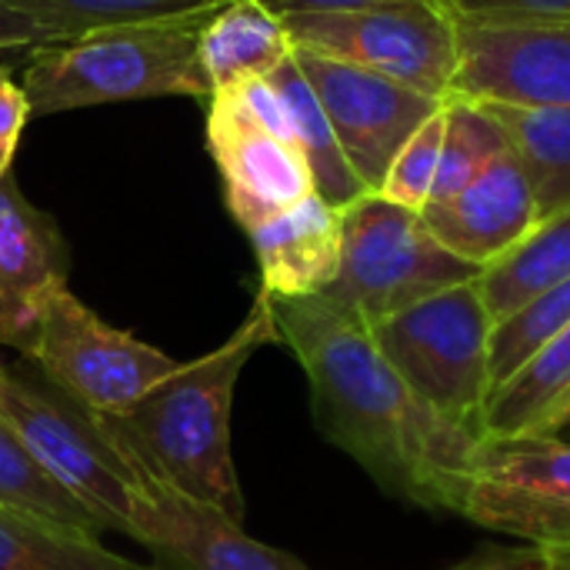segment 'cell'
<instances>
[{
  "label": "cell",
  "mask_w": 570,
  "mask_h": 570,
  "mask_svg": "<svg viewBox=\"0 0 570 570\" xmlns=\"http://www.w3.org/2000/svg\"><path fill=\"white\" fill-rule=\"evenodd\" d=\"M294 50L287 23L261 0H227L200 30V67L210 94L267 77Z\"/></svg>",
  "instance_id": "cell-17"
},
{
  "label": "cell",
  "mask_w": 570,
  "mask_h": 570,
  "mask_svg": "<svg viewBox=\"0 0 570 570\" xmlns=\"http://www.w3.org/2000/svg\"><path fill=\"white\" fill-rule=\"evenodd\" d=\"M421 217L451 254L481 271L511 254L541 224L534 190L511 150L458 194L431 200Z\"/></svg>",
  "instance_id": "cell-15"
},
{
  "label": "cell",
  "mask_w": 570,
  "mask_h": 570,
  "mask_svg": "<svg viewBox=\"0 0 570 570\" xmlns=\"http://www.w3.org/2000/svg\"><path fill=\"white\" fill-rule=\"evenodd\" d=\"M461 27L454 97L570 107V27Z\"/></svg>",
  "instance_id": "cell-13"
},
{
  "label": "cell",
  "mask_w": 570,
  "mask_h": 570,
  "mask_svg": "<svg viewBox=\"0 0 570 570\" xmlns=\"http://www.w3.org/2000/svg\"><path fill=\"white\" fill-rule=\"evenodd\" d=\"M127 484V538L164 570H311L294 554L261 544L244 524L170 488L104 414H83Z\"/></svg>",
  "instance_id": "cell-6"
},
{
  "label": "cell",
  "mask_w": 570,
  "mask_h": 570,
  "mask_svg": "<svg viewBox=\"0 0 570 570\" xmlns=\"http://www.w3.org/2000/svg\"><path fill=\"white\" fill-rule=\"evenodd\" d=\"M250 234L261 291L274 297H307L324 294L341 267V210L324 197L311 194L301 204L257 224Z\"/></svg>",
  "instance_id": "cell-16"
},
{
  "label": "cell",
  "mask_w": 570,
  "mask_h": 570,
  "mask_svg": "<svg viewBox=\"0 0 570 570\" xmlns=\"http://www.w3.org/2000/svg\"><path fill=\"white\" fill-rule=\"evenodd\" d=\"M508 150H511V144H508L498 117L481 100L451 94L444 100V150H441V167H438L431 200H444V197L458 194L488 164H494Z\"/></svg>",
  "instance_id": "cell-24"
},
{
  "label": "cell",
  "mask_w": 570,
  "mask_h": 570,
  "mask_svg": "<svg viewBox=\"0 0 570 570\" xmlns=\"http://www.w3.org/2000/svg\"><path fill=\"white\" fill-rule=\"evenodd\" d=\"M67 267L57 220L33 207L7 174L0 180V344L27 351L40 311L67 287Z\"/></svg>",
  "instance_id": "cell-14"
},
{
  "label": "cell",
  "mask_w": 570,
  "mask_h": 570,
  "mask_svg": "<svg viewBox=\"0 0 570 570\" xmlns=\"http://www.w3.org/2000/svg\"><path fill=\"white\" fill-rule=\"evenodd\" d=\"M564 277H570V210L541 220L511 254L484 267L478 287L498 324Z\"/></svg>",
  "instance_id": "cell-22"
},
{
  "label": "cell",
  "mask_w": 570,
  "mask_h": 570,
  "mask_svg": "<svg viewBox=\"0 0 570 570\" xmlns=\"http://www.w3.org/2000/svg\"><path fill=\"white\" fill-rule=\"evenodd\" d=\"M371 334L391 367L428 407L484 441L494 317L478 281L458 284L377 321L371 324Z\"/></svg>",
  "instance_id": "cell-4"
},
{
  "label": "cell",
  "mask_w": 570,
  "mask_h": 570,
  "mask_svg": "<svg viewBox=\"0 0 570 570\" xmlns=\"http://www.w3.org/2000/svg\"><path fill=\"white\" fill-rule=\"evenodd\" d=\"M564 431H570V404H568V411L558 417V424H554V431H551V438H561Z\"/></svg>",
  "instance_id": "cell-35"
},
{
  "label": "cell",
  "mask_w": 570,
  "mask_h": 570,
  "mask_svg": "<svg viewBox=\"0 0 570 570\" xmlns=\"http://www.w3.org/2000/svg\"><path fill=\"white\" fill-rule=\"evenodd\" d=\"M444 7L474 27H570V0H444Z\"/></svg>",
  "instance_id": "cell-28"
},
{
  "label": "cell",
  "mask_w": 570,
  "mask_h": 570,
  "mask_svg": "<svg viewBox=\"0 0 570 570\" xmlns=\"http://www.w3.org/2000/svg\"><path fill=\"white\" fill-rule=\"evenodd\" d=\"M568 404L570 327H564L491 394L484 438H551Z\"/></svg>",
  "instance_id": "cell-18"
},
{
  "label": "cell",
  "mask_w": 570,
  "mask_h": 570,
  "mask_svg": "<svg viewBox=\"0 0 570 570\" xmlns=\"http://www.w3.org/2000/svg\"><path fill=\"white\" fill-rule=\"evenodd\" d=\"M294 60L317 94L351 170L367 194H377L397 150L444 100L301 47H294Z\"/></svg>",
  "instance_id": "cell-10"
},
{
  "label": "cell",
  "mask_w": 570,
  "mask_h": 570,
  "mask_svg": "<svg viewBox=\"0 0 570 570\" xmlns=\"http://www.w3.org/2000/svg\"><path fill=\"white\" fill-rule=\"evenodd\" d=\"M461 514L548 554H570V444L561 438H484Z\"/></svg>",
  "instance_id": "cell-9"
},
{
  "label": "cell",
  "mask_w": 570,
  "mask_h": 570,
  "mask_svg": "<svg viewBox=\"0 0 570 570\" xmlns=\"http://www.w3.org/2000/svg\"><path fill=\"white\" fill-rule=\"evenodd\" d=\"M30 120V104L20 83L10 80V73L0 67V140L17 144L23 134V124Z\"/></svg>",
  "instance_id": "cell-30"
},
{
  "label": "cell",
  "mask_w": 570,
  "mask_h": 570,
  "mask_svg": "<svg viewBox=\"0 0 570 570\" xmlns=\"http://www.w3.org/2000/svg\"><path fill=\"white\" fill-rule=\"evenodd\" d=\"M267 80L281 90L284 104H287V114H291V127H294V140L311 167V177H314V194L324 197L331 207L344 210L347 204H354L357 197H364V184L357 180V174L351 170L337 137H334V127L317 100V94L311 90L307 77L301 73L297 60H294V50L287 60H281Z\"/></svg>",
  "instance_id": "cell-21"
},
{
  "label": "cell",
  "mask_w": 570,
  "mask_h": 570,
  "mask_svg": "<svg viewBox=\"0 0 570 570\" xmlns=\"http://www.w3.org/2000/svg\"><path fill=\"white\" fill-rule=\"evenodd\" d=\"M441 150H444V107L407 137V144L397 150L377 194L401 207L424 210V204L431 200L434 180H438Z\"/></svg>",
  "instance_id": "cell-27"
},
{
  "label": "cell",
  "mask_w": 570,
  "mask_h": 570,
  "mask_svg": "<svg viewBox=\"0 0 570 570\" xmlns=\"http://www.w3.org/2000/svg\"><path fill=\"white\" fill-rule=\"evenodd\" d=\"M224 3L227 0H0V7L30 20L50 47L107 27L210 13Z\"/></svg>",
  "instance_id": "cell-23"
},
{
  "label": "cell",
  "mask_w": 570,
  "mask_h": 570,
  "mask_svg": "<svg viewBox=\"0 0 570 570\" xmlns=\"http://www.w3.org/2000/svg\"><path fill=\"white\" fill-rule=\"evenodd\" d=\"M0 570H164L107 551L94 531L0 508Z\"/></svg>",
  "instance_id": "cell-20"
},
{
  "label": "cell",
  "mask_w": 570,
  "mask_h": 570,
  "mask_svg": "<svg viewBox=\"0 0 570 570\" xmlns=\"http://www.w3.org/2000/svg\"><path fill=\"white\" fill-rule=\"evenodd\" d=\"M341 267L324 297L367 327L481 277V267L461 261L431 234L421 210L381 194L357 197L341 210Z\"/></svg>",
  "instance_id": "cell-5"
},
{
  "label": "cell",
  "mask_w": 570,
  "mask_h": 570,
  "mask_svg": "<svg viewBox=\"0 0 570 570\" xmlns=\"http://www.w3.org/2000/svg\"><path fill=\"white\" fill-rule=\"evenodd\" d=\"M210 13L107 27L33 50L20 83L30 117L147 97L210 100L200 67V30Z\"/></svg>",
  "instance_id": "cell-3"
},
{
  "label": "cell",
  "mask_w": 570,
  "mask_h": 570,
  "mask_svg": "<svg viewBox=\"0 0 570 570\" xmlns=\"http://www.w3.org/2000/svg\"><path fill=\"white\" fill-rule=\"evenodd\" d=\"M484 104V100H481ZM518 157L541 220L570 210V107H518L484 104Z\"/></svg>",
  "instance_id": "cell-19"
},
{
  "label": "cell",
  "mask_w": 570,
  "mask_h": 570,
  "mask_svg": "<svg viewBox=\"0 0 570 570\" xmlns=\"http://www.w3.org/2000/svg\"><path fill=\"white\" fill-rule=\"evenodd\" d=\"M291 43L371 73L391 77L428 97L448 100L461 63V27L444 3H381L334 13L284 17Z\"/></svg>",
  "instance_id": "cell-7"
},
{
  "label": "cell",
  "mask_w": 570,
  "mask_h": 570,
  "mask_svg": "<svg viewBox=\"0 0 570 570\" xmlns=\"http://www.w3.org/2000/svg\"><path fill=\"white\" fill-rule=\"evenodd\" d=\"M207 150L220 174L227 210L244 230L314 194L301 147L267 130L230 90H217L207 100Z\"/></svg>",
  "instance_id": "cell-12"
},
{
  "label": "cell",
  "mask_w": 570,
  "mask_h": 570,
  "mask_svg": "<svg viewBox=\"0 0 570 570\" xmlns=\"http://www.w3.org/2000/svg\"><path fill=\"white\" fill-rule=\"evenodd\" d=\"M0 508L40 514L94 534L104 531L94 511L77 494H70L3 424H0Z\"/></svg>",
  "instance_id": "cell-25"
},
{
  "label": "cell",
  "mask_w": 570,
  "mask_h": 570,
  "mask_svg": "<svg viewBox=\"0 0 570 570\" xmlns=\"http://www.w3.org/2000/svg\"><path fill=\"white\" fill-rule=\"evenodd\" d=\"M50 47L47 37L23 17H17L13 10L0 7V50H40Z\"/></svg>",
  "instance_id": "cell-32"
},
{
  "label": "cell",
  "mask_w": 570,
  "mask_h": 570,
  "mask_svg": "<svg viewBox=\"0 0 570 570\" xmlns=\"http://www.w3.org/2000/svg\"><path fill=\"white\" fill-rule=\"evenodd\" d=\"M0 424L94 511L104 531L127 534V484L80 411H63L0 367Z\"/></svg>",
  "instance_id": "cell-11"
},
{
  "label": "cell",
  "mask_w": 570,
  "mask_h": 570,
  "mask_svg": "<svg viewBox=\"0 0 570 570\" xmlns=\"http://www.w3.org/2000/svg\"><path fill=\"white\" fill-rule=\"evenodd\" d=\"M277 344L311 384L321 434L351 454L384 494L461 514L478 438L428 407L374 344L371 327L324 294H264Z\"/></svg>",
  "instance_id": "cell-1"
},
{
  "label": "cell",
  "mask_w": 570,
  "mask_h": 570,
  "mask_svg": "<svg viewBox=\"0 0 570 570\" xmlns=\"http://www.w3.org/2000/svg\"><path fill=\"white\" fill-rule=\"evenodd\" d=\"M264 344H277V331L257 294L247 321L217 351L177 364L137 404L110 417L154 474L237 521L244 518V494L230 458V404L240 371Z\"/></svg>",
  "instance_id": "cell-2"
},
{
  "label": "cell",
  "mask_w": 570,
  "mask_h": 570,
  "mask_svg": "<svg viewBox=\"0 0 570 570\" xmlns=\"http://www.w3.org/2000/svg\"><path fill=\"white\" fill-rule=\"evenodd\" d=\"M23 357H30L80 414L104 417L124 414L180 364L134 334L100 321L67 287L57 291L40 311Z\"/></svg>",
  "instance_id": "cell-8"
},
{
  "label": "cell",
  "mask_w": 570,
  "mask_h": 570,
  "mask_svg": "<svg viewBox=\"0 0 570 570\" xmlns=\"http://www.w3.org/2000/svg\"><path fill=\"white\" fill-rule=\"evenodd\" d=\"M548 561L551 554L538 548H491L451 570H544Z\"/></svg>",
  "instance_id": "cell-29"
},
{
  "label": "cell",
  "mask_w": 570,
  "mask_h": 570,
  "mask_svg": "<svg viewBox=\"0 0 570 570\" xmlns=\"http://www.w3.org/2000/svg\"><path fill=\"white\" fill-rule=\"evenodd\" d=\"M570 327V277L551 284L511 317L494 324L491 334V394L521 371V364L541 351L554 334Z\"/></svg>",
  "instance_id": "cell-26"
},
{
  "label": "cell",
  "mask_w": 570,
  "mask_h": 570,
  "mask_svg": "<svg viewBox=\"0 0 570 570\" xmlns=\"http://www.w3.org/2000/svg\"><path fill=\"white\" fill-rule=\"evenodd\" d=\"M274 13L291 17V13H334V10H364V7H381V3H421V0H261ZM424 3H444V0H424Z\"/></svg>",
  "instance_id": "cell-31"
},
{
  "label": "cell",
  "mask_w": 570,
  "mask_h": 570,
  "mask_svg": "<svg viewBox=\"0 0 570 570\" xmlns=\"http://www.w3.org/2000/svg\"><path fill=\"white\" fill-rule=\"evenodd\" d=\"M544 570H570V554H551V561H548Z\"/></svg>",
  "instance_id": "cell-34"
},
{
  "label": "cell",
  "mask_w": 570,
  "mask_h": 570,
  "mask_svg": "<svg viewBox=\"0 0 570 570\" xmlns=\"http://www.w3.org/2000/svg\"><path fill=\"white\" fill-rule=\"evenodd\" d=\"M13 154H17V144H10V140H0V180L10 174V160H13Z\"/></svg>",
  "instance_id": "cell-33"
}]
</instances>
